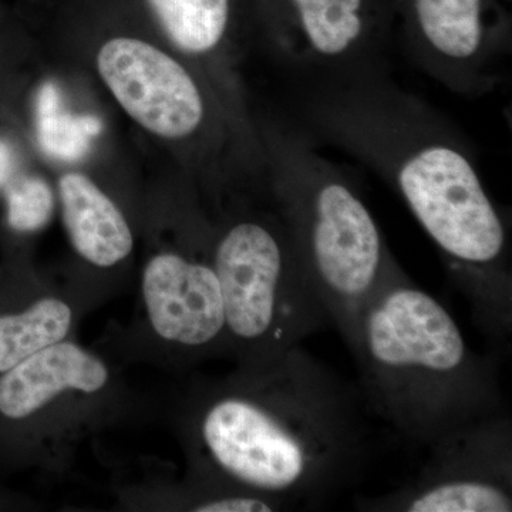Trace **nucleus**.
Masks as SVG:
<instances>
[{
  "instance_id": "nucleus-14",
  "label": "nucleus",
  "mask_w": 512,
  "mask_h": 512,
  "mask_svg": "<svg viewBox=\"0 0 512 512\" xmlns=\"http://www.w3.org/2000/svg\"><path fill=\"white\" fill-rule=\"evenodd\" d=\"M165 36L175 49L194 59L224 52L231 0H148Z\"/></svg>"
},
{
  "instance_id": "nucleus-16",
  "label": "nucleus",
  "mask_w": 512,
  "mask_h": 512,
  "mask_svg": "<svg viewBox=\"0 0 512 512\" xmlns=\"http://www.w3.org/2000/svg\"><path fill=\"white\" fill-rule=\"evenodd\" d=\"M22 168L19 148L9 134L0 133V188Z\"/></svg>"
},
{
  "instance_id": "nucleus-9",
  "label": "nucleus",
  "mask_w": 512,
  "mask_h": 512,
  "mask_svg": "<svg viewBox=\"0 0 512 512\" xmlns=\"http://www.w3.org/2000/svg\"><path fill=\"white\" fill-rule=\"evenodd\" d=\"M269 22L272 50L316 84L386 73L387 25L375 0H278Z\"/></svg>"
},
{
  "instance_id": "nucleus-3",
  "label": "nucleus",
  "mask_w": 512,
  "mask_h": 512,
  "mask_svg": "<svg viewBox=\"0 0 512 512\" xmlns=\"http://www.w3.org/2000/svg\"><path fill=\"white\" fill-rule=\"evenodd\" d=\"M345 340L370 409L410 443L430 448L501 414L494 360L406 274L367 303Z\"/></svg>"
},
{
  "instance_id": "nucleus-12",
  "label": "nucleus",
  "mask_w": 512,
  "mask_h": 512,
  "mask_svg": "<svg viewBox=\"0 0 512 512\" xmlns=\"http://www.w3.org/2000/svg\"><path fill=\"white\" fill-rule=\"evenodd\" d=\"M0 278V373L73 338L84 312L99 301L89 288H67L32 274Z\"/></svg>"
},
{
  "instance_id": "nucleus-10",
  "label": "nucleus",
  "mask_w": 512,
  "mask_h": 512,
  "mask_svg": "<svg viewBox=\"0 0 512 512\" xmlns=\"http://www.w3.org/2000/svg\"><path fill=\"white\" fill-rule=\"evenodd\" d=\"M97 72L138 126L165 140H191L212 123L210 99L190 69L136 37H113L100 47Z\"/></svg>"
},
{
  "instance_id": "nucleus-7",
  "label": "nucleus",
  "mask_w": 512,
  "mask_h": 512,
  "mask_svg": "<svg viewBox=\"0 0 512 512\" xmlns=\"http://www.w3.org/2000/svg\"><path fill=\"white\" fill-rule=\"evenodd\" d=\"M138 302L136 355L171 365L228 356L224 302L210 258L175 249L151 255L141 274Z\"/></svg>"
},
{
  "instance_id": "nucleus-2",
  "label": "nucleus",
  "mask_w": 512,
  "mask_h": 512,
  "mask_svg": "<svg viewBox=\"0 0 512 512\" xmlns=\"http://www.w3.org/2000/svg\"><path fill=\"white\" fill-rule=\"evenodd\" d=\"M180 419L191 476L285 510L325 503L369 454L359 397L301 346L198 384Z\"/></svg>"
},
{
  "instance_id": "nucleus-4",
  "label": "nucleus",
  "mask_w": 512,
  "mask_h": 512,
  "mask_svg": "<svg viewBox=\"0 0 512 512\" xmlns=\"http://www.w3.org/2000/svg\"><path fill=\"white\" fill-rule=\"evenodd\" d=\"M262 154L272 204L343 339L369 301L404 274L355 184L303 128L266 124Z\"/></svg>"
},
{
  "instance_id": "nucleus-15",
  "label": "nucleus",
  "mask_w": 512,
  "mask_h": 512,
  "mask_svg": "<svg viewBox=\"0 0 512 512\" xmlns=\"http://www.w3.org/2000/svg\"><path fill=\"white\" fill-rule=\"evenodd\" d=\"M3 200V224L15 235L42 231L55 211V192L40 175L22 168L0 188Z\"/></svg>"
},
{
  "instance_id": "nucleus-8",
  "label": "nucleus",
  "mask_w": 512,
  "mask_h": 512,
  "mask_svg": "<svg viewBox=\"0 0 512 512\" xmlns=\"http://www.w3.org/2000/svg\"><path fill=\"white\" fill-rule=\"evenodd\" d=\"M412 483L367 501L365 510L399 512L512 511L511 424L505 414L451 434L430 447Z\"/></svg>"
},
{
  "instance_id": "nucleus-1",
  "label": "nucleus",
  "mask_w": 512,
  "mask_h": 512,
  "mask_svg": "<svg viewBox=\"0 0 512 512\" xmlns=\"http://www.w3.org/2000/svg\"><path fill=\"white\" fill-rule=\"evenodd\" d=\"M302 116L313 140L355 158L400 195L480 329L497 342L510 338V232L473 150L450 120L387 72L316 84Z\"/></svg>"
},
{
  "instance_id": "nucleus-5",
  "label": "nucleus",
  "mask_w": 512,
  "mask_h": 512,
  "mask_svg": "<svg viewBox=\"0 0 512 512\" xmlns=\"http://www.w3.org/2000/svg\"><path fill=\"white\" fill-rule=\"evenodd\" d=\"M136 407L106 357L62 340L0 373V444L15 463L59 473L80 441Z\"/></svg>"
},
{
  "instance_id": "nucleus-6",
  "label": "nucleus",
  "mask_w": 512,
  "mask_h": 512,
  "mask_svg": "<svg viewBox=\"0 0 512 512\" xmlns=\"http://www.w3.org/2000/svg\"><path fill=\"white\" fill-rule=\"evenodd\" d=\"M228 356L238 365L301 346L329 323L279 212L232 217L212 241Z\"/></svg>"
},
{
  "instance_id": "nucleus-11",
  "label": "nucleus",
  "mask_w": 512,
  "mask_h": 512,
  "mask_svg": "<svg viewBox=\"0 0 512 512\" xmlns=\"http://www.w3.org/2000/svg\"><path fill=\"white\" fill-rule=\"evenodd\" d=\"M407 50L431 79L458 96L493 92L511 46L485 0H407Z\"/></svg>"
},
{
  "instance_id": "nucleus-13",
  "label": "nucleus",
  "mask_w": 512,
  "mask_h": 512,
  "mask_svg": "<svg viewBox=\"0 0 512 512\" xmlns=\"http://www.w3.org/2000/svg\"><path fill=\"white\" fill-rule=\"evenodd\" d=\"M60 210L70 244L90 268L110 271L134 249V234L123 210L86 174L70 171L57 184Z\"/></svg>"
}]
</instances>
